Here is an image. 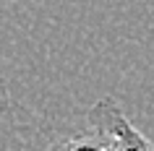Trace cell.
Segmentation results:
<instances>
[{
  "instance_id": "cell-2",
  "label": "cell",
  "mask_w": 154,
  "mask_h": 151,
  "mask_svg": "<svg viewBox=\"0 0 154 151\" xmlns=\"http://www.w3.org/2000/svg\"><path fill=\"white\" fill-rule=\"evenodd\" d=\"M50 151H115V141L99 125H89L84 133H76L65 141L55 143Z\"/></svg>"
},
{
  "instance_id": "cell-1",
  "label": "cell",
  "mask_w": 154,
  "mask_h": 151,
  "mask_svg": "<svg viewBox=\"0 0 154 151\" xmlns=\"http://www.w3.org/2000/svg\"><path fill=\"white\" fill-rule=\"evenodd\" d=\"M89 125H99L112 135L115 151H154V146L131 125V120L125 117V112L112 96L99 99L89 110Z\"/></svg>"
}]
</instances>
